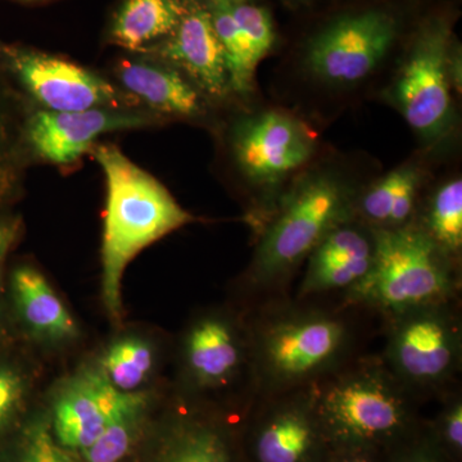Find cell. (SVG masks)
Masks as SVG:
<instances>
[{
    "label": "cell",
    "instance_id": "15",
    "mask_svg": "<svg viewBox=\"0 0 462 462\" xmlns=\"http://www.w3.org/2000/svg\"><path fill=\"white\" fill-rule=\"evenodd\" d=\"M144 51L175 63L211 96L223 97L226 93V60L206 7L188 5L171 35Z\"/></svg>",
    "mask_w": 462,
    "mask_h": 462
},
{
    "label": "cell",
    "instance_id": "19",
    "mask_svg": "<svg viewBox=\"0 0 462 462\" xmlns=\"http://www.w3.org/2000/svg\"><path fill=\"white\" fill-rule=\"evenodd\" d=\"M14 79L0 48V206L20 189L29 148L26 133L30 116Z\"/></svg>",
    "mask_w": 462,
    "mask_h": 462
},
{
    "label": "cell",
    "instance_id": "2",
    "mask_svg": "<svg viewBox=\"0 0 462 462\" xmlns=\"http://www.w3.org/2000/svg\"><path fill=\"white\" fill-rule=\"evenodd\" d=\"M316 412L333 448L384 452L427 424L420 404L380 355H360L310 385Z\"/></svg>",
    "mask_w": 462,
    "mask_h": 462
},
{
    "label": "cell",
    "instance_id": "3",
    "mask_svg": "<svg viewBox=\"0 0 462 462\" xmlns=\"http://www.w3.org/2000/svg\"><path fill=\"white\" fill-rule=\"evenodd\" d=\"M90 153L102 167L107 187L102 245V297L116 324L123 319L125 270L143 249L196 221L151 173L112 144Z\"/></svg>",
    "mask_w": 462,
    "mask_h": 462
},
{
    "label": "cell",
    "instance_id": "32",
    "mask_svg": "<svg viewBox=\"0 0 462 462\" xmlns=\"http://www.w3.org/2000/svg\"><path fill=\"white\" fill-rule=\"evenodd\" d=\"M14 234L16 233H14V224L0 220V260L5 257L8 248L11 247Z\"/></svg>",
    "mask_w": 462,
    "mask_h": 462
},
{
    "label": "cell",
    "instance_id": "7",
    "mask_svg": "<svg viewBox=\"0 0 462 462\" xmlns=\"http://www.w3.org/2000/svg\"><path fill=\"white\" fill-rule=\"evenodd\" d=\"M180 360L193 393L230 397L240 415L257 397L247 315L217 310L194 319L182 337Z\"/></svg>",
    "mask_w": 462,
    "mask_h": 462
},
{
    "label": "cell",
    "instance_id": "9",
    "mask_svg": "<svg viewBox=\"0 0 462 462\" xmlns=\"http://www.w3.org/2000/svg\"><path fill=\"white\" fill-rule=\"evenodd\" d=\"M2 48L12 74L45 111L133 109L138 100L84 67L38 51Z\"/></svg>",
    "mask_w": 462,
    "mask_h": 462
},
{
    "label": "cell",
    "instance_id": "30",
    "mask_svg": "<svg viewBox=\"0 0 462 462\" xmlns=\"http://www.w3.org/2000/svg\"><path fill=\"white\" fill-rule=\"evenodd\" d=\"M25 393L23 376L11 367H0V427L17 411Z\"/></svg>",
    "mask_w": 462,
    "mask_h": 462
},
{
    "label": "cell",
    "instance_id": "28",
    "mask_svg": "<svg viewBox=\"0 0 462 462\" xmlns=\"http://www.w3.org/2000/svg\"><path fill=\"white\" fill-rule=\"evenodd\" d=\"M379 462H457L430 436L427 424L416 436L380 454Z\"/></svg>",
    "mask_w": 462,
    "mask_h": 462
},
{
    "label": "cell",
    "instance_id": "4",
    "mask_svg": "<svg viewBox=\"0 0 462 462\" xmlns=\"http://www.w3.org/2000/svg\"><path fill=\"white\" fill-rule=\"evenodd\" d=\"M373 230L372 270L343 294V303L363 307L383 320L415 307L460 300L457 264L420 227Z\"/></svg>",
    "mask_w": 462,
    "mask_h": 462
},
{
    "label": "cell",
    "instance_id": "10",
    "mask_svg": "<svg viewBox=\"0 0 462 462\" xmlns=\"http://www.w3.org/2000/svg\"><path fill=\"white\" fill-rule=\"evenodd\" d=\"M451 29L445 20L425 23L415 36L398 79L396 97L407 123L425 138H436L451 116L448 60Z\"/></svg>",
    "mask_w": 462,
    "mask_h": 462
},
{
    "label": "cell",
    "instance_id": "17",
    "mask_svg": "<svg viewBox=\"0 0 462 462\" xmlns=\"http://www.w3.org/2000/svg\"><path fill=\"white\" fill-rule=\"evenodd\" d=\"M158 462H245L239 427L194 413L176 422Z\"/></svg>",
    "mask_w": 462,
    "mask_h": 462
},
{
    "label": "cell",
    "instance_id": "33",
    "mask_svg": "<svg viewBox=\"0 0 462 462\" xmlns=\"http://www.w3.org/2000/svg\"><path fill=\"white\" fill-rule=\"evenodd\" d=\"M21 2H47V0H21Z\"/></svg>",
    "mask_w": 462,
    "mask_h": 462
},
{
    "label": "cell",
    "instance_id": "21",
    "mask_svg": "<svg viewBox=\"0 0 462 462\" xmlns=\"http://www.w3.org/2000/svg\"><path fill=\"white\" fill-rule=\"evenodd\" d=\"M156 365L157 351L153 343L142 337L125 336L105 349L98 369L116 391L133 394L143 392Z\"/></svg>",
    "mask_w": 462,
    "mask_h": 462
},
{
    "label": "cell",
    "instance_id": "22",
    "mask_svg": "<svg viewBox=\"0 0 462 462\" xmlns=\"http://www.w3.org/2000/svg\"><path fill=\"white\" fill-rule=\"evenodd\" d=\"M206 8L223 45L229 85L238 93H247L260 60L230 14L226 0H207Z\"/></svg>",
    "mask_w": 462,
    "mask_h": 462
},
{
    "label": "cell",
    "instance_id": "1",
    "mask_svg": "<svg viewBox=\"0 0 462 462\" xmlns=\"http://www.w3.org/2000/svg\"><path fill=\"white\" fill-rule=\"evenodd\" d=\"M363 307H324L287 296L256 303L247 315L257 397L309 387L360 352L356 312Z\"/></svg>",
    "mask_w": 462,
    "mask_h": 462
},
{
    "label": "cell",
    "instance_id": "25",
    "mask_svg": "<svg viewBox=\"0 0 462 462\" xmlns=\"http://www.w3.org/2000/svg\"><path fill=\"white\" fill-rule=\"evenodd\" d=\"M230 14L251 44L252 50L263 60L275 42L273 20L267 9L247 0H226Z\"/></svg>",
    "mask_w": 462,
    "mask_h": 462
},
{
    "label": "cell",
    "instance_id": "34",
    "mask_svg": "<svg viewBox=\"0 0 462 462\" xmlns=\"http://www.w3.org/2000/svg\"><path fill=\"white\" fill-rule=\"evenodd\" d=\"M247 2H249V0H247Z\"/></svg>",
    "mask_w": 462,
    "mask_h": 462
},
{
    "label": "cell",
    "instance_id": "18",
    "mask_svg": "<svg viewBox=\"0 0 462 462\" xmlns=\"http://www.w3.org/2000/svg\"><path fill=\"white\" fill-rule=\"evenodd\" d=\"M116 74L126 93L154 111L185 117L202 112V100L193 85L169 67L125 60L118 63Z\"/></svg>",
    "mask_w": 462,
    "mask_h": 462
},
{
    "label": "cell",
    "instance_id": "31",
    "mask_svg": "<svg viewBox=\"0 0 462 462\" xmlns=\"http://www.w3.org/2000/svg\"><path fill=\"white\" fill-rule=\"evenodd\" d=\"M380 454L369 448H333L325 462H379Z\"/></svg>",
    "mask_w": 462,
    "mask_h": 462
},
{
    "label": "cell",
    "instance_id": "12",
    "mask_svg": "<svg viewBox=\"0 0 462 462\" xmlns=\"http://www.w3.org/2000/svg\"><path fill=\"white\" fill-rule=\"evenodd\" d=\"M153 123H156L153 116L132 109L39 111L30 115L27 144L42 161L65 166L90 153L96 142L105 134L141 129Z\"/></svg>",
    "mask_w": 462,
    "mask_h": 462
},
{
    "label": "cell",
    "instance_id": "16",
    "mask_svg": "<svg viewBox=\"0 0 462 462\" xmlns=\"http://www.w3.org/2000/svg\"><path fill=\"white\" fill-rule=\"evenodd\" d=\"M11 287L18 316L33 338L54 346L78 339V322L38 269L17 267Z\"/></svg>",
    "mask_w": 462,
    "mask_h": 462
},
{
    "label": "cell",
    "instance_id": "14",
    "mask_svg": "<svg viewBox=\"0 0 462 462\" xmlns=\"http://www.w3.org/2000/svg\"><path fill=\"white\" fill-rule=\"evenodd\" d=\"M236 154L249 179L273 182L307 162L312 144L296 121L272 112L248 121L240 129Z\"/></svg>",
    "mask_w": 462,
    "mask_h": 462
},
{
    "label": "cell",
    "instance_id": "27",
    "mask_svg": "<svg viewBox=\"0 0 462 462\" xmlns=\"http://www.w3.org/2000/svg\"><path fill=\"white\" fill-rule=\"evenodd\" d=\"M407 172L409 169L396 170L389 173L365 194L360 203L361 215L374 225V229L387 227L392 207Z\"/></svg>",
    "mask_w": 462,
    "mask_h": 462
},
{
    "label": "cell",
    "instance_id": "13",
    "mask_svg": "<svg viewBox=\"0 0 462 462\" xmlns=\"http://www.w3.org/2000/svg\"><path fill=\"white\" fill-rule=\"evenodd\" d=\"M133 394L116 391L98 366L85 367L67 379L57 392L54 438L66 449L83 451L98 439Z\"/></svg>",
    "mask_w": 462,
    "mask_h": 462
},
{
    "label": "cell",
    "instance_id": "5",
    "mask_svg": "<svg viewBox=\"0 0 462 462\" xmlns=\"http://www.w3.org/2000/svg\"><path fill=\"white\" fill-rule=\"evenodd\" d=\"M351 216L345 188L329 176L307 179L263 231L249 266L248 291L256 303L285 296V284L334 226Z\"/></svg>",
    "mask_w": 462,
    "mask_h": 462
},
{
    "label": "cell",
    "instance_id": "23",
    "mask_svg": "<svg viewBox=\"0 0 462 462\" xmlns=\"http://www.w3.org/2000/svg\"><path fill=\"white\" fill-rule=\"evenodd\" d=\"M149 403L145 391L134 393L123 411L98 437V439L80 452L85 462H120L129 454L142 430Z\"/></svg>",
    "mask_w": 462,
    "mask_h": 462
},
{
    "label": "cell",
    "instance_id": "26",
    "mask_svg": "<svg viewBox=\"0 0 462 462\" xmlns=\"http://www.w3.org/2000/svg\"><path fill=\"white\" fill-rule=\"evenodd\" d=\"M436 418L428 420V430L434 440L451 456L462 462V394L461 389L440 398Z\"/></svg>",
    "mask_w": 462,
    "mask_h": 462
},
{
    "label": "cell",
    "instance_id": "8",
    "mask_svg": "<svg viewBox=\"0 0 462 462\" xmlns=\"http://www.w3.org/2000/svg\"><path fill=\"white\" fill-rule=\"evenodd\" d=\"M239 433L245 462H325L333 451L310 385L254 398Z\"/></svg>",
    "mask_w": 462,
    "mask_h": 462
},
{
    "label": "cell",
    "instance_id": "29",
    "mask_svg": "<svg viewBox=\"0 0 462 462\" xmlns=\"http://www.w3.org/2000/svg\"><path fill=\"white\" fill-rule=\"evenodd\" d=\"M20 462H76L60 445L47 425H35L29 431Z\"/></svg>",
    "mask_w": 462,
    "mask_h": 462
},
{
    "label": "cell",
    "instance_id": "20",
    "mask_svg": "<svg viewBox=\"0 0 462 462\" xmlns=\"http://www.w3.org/2000/svg\"><path fill=\"white\" fill-rule=\"evenodd\" d=\"M188 5L184 0H124L116 12L109 38L132 51L148 50L171 35Z\"/></svg>",
    "mask_w": 462,
    "mask_h": 462
},
{
    "label": "cell",
    "instance_id": "6",
    "mask_svg": "<svg viewBox=\"0 0 462 462\" xmlns=\"http://www.w3.org/2000/svg\"><path fill=\"white\" fill-rule=\"evenodd\" d=\"M380 357L421 402L457 389L462 369L460 300L406 310L383 319Z\"/></svg>",
    "mask_w": 462,
    "mask_h": 462
},
{
    "label": "cell",
    "instance_id": "11",
    "mask_svg": "<svg viewBox=\"0 0 462 462\" xmlns=\"http://www.w3.org/2000/svg\"><path fill=\"white\" fill-rule=\"evenodd\" d=\"M398 32L388 12L346 14L316 33L307 62L316 75L333 83H356L372 74L391 50Z\"/></svg>",
    "mask_w": 462,
    "mask_h": 462
},
{
    "label": "cell",
    "instance_id": "24",
    "mask_svg": "<svg viewBox=\"0 0 462 462\" xmlns=\"http://www.w3.org/2000/svg\"><path fill=\"white\" fill-rule=\"evenodd\" d=\"M418 227L456 263L462 248L461 179L439 188L431 199L424 226Z\"/></svg>",
    "mask_w": 462,
    "mask_h": 462
}]
</instances>
